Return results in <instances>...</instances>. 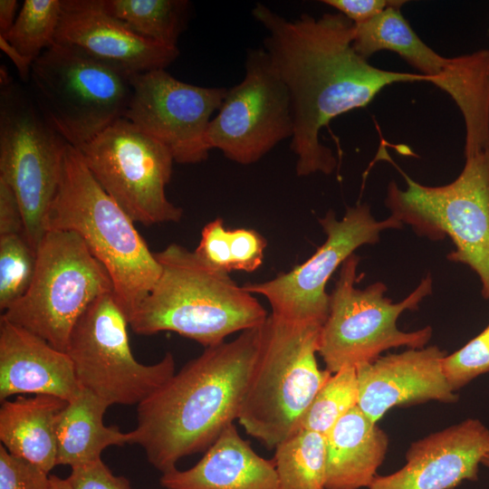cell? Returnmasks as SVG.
Listing matches in <instances>:
<instances>
[{"mask_svg":"<svg viewBox=\"0 0 489 489\" xmlns=\"http://www.w3.org/2000/svg\"><path fill=\"white\" fill-rule=\"evenodd\" d=\"M252 15L267 31L264 49L290 94L291 149L297 156L299 177L335 170L333 152L320 140L321 130L333 119L366 107L393 83L432 82L420 73L371 65L354 50L355 24L340 13L319 18L303 14L288 20L257 3Z\"/></svg>","mask_w":489,"mask_h":489,"instance_id":"1","label":"cell"},{"mask_svg":"<svg viewBox=\"0 0 489 489\" xmlns=\"http://www.w3.org/2000/svg\"><path fill=\"white\" fill-rule=\"evenodd\" d=\"M321 2L336 9L354 24H364L388 7L406 3L401 0H323Z\"/></svg>","mask_w":489,"mask_h":489,"instance_id":"35","label":"cell"},{"mask_svg":"<svg viewBox=\"0 0 489 489\" xmlns=\"http://www.w3.org/2000/svg\"><path fill=\"white\" fill-rule=\"evenodd\" d=\"M48 474L0 446V489H49Z\"/></svg>","mask_w":489,"mask_h":489,"instance_id":"31","label":"cell"},{"mask_svg":"<svg viewBox=\"0 0 489 489\" xmlns=\"http://www.w3.org/2000/svg\"><path fill=\"white\" fill-rule=\"evenodd\" d=\"M45 231H71L105 267L128 320L155 286L161 266L134 221L101 187L80 150L68 144Z\"/></svg>","mask_w":489,"mask_h":489,"instance_id":"4","label":"cell"},{"mask_svg":"<svg viewBox=\"0 0 489 489\" xmlns=\"http://www.w3.org/2000/svg\"><path fill=\"white\" fill-rule=\"evenodd\" d=\"M489 452V428L468 418L413 442L406 464L388 475H377L369 489H455L478 479Z\"/></svg>","mask_w":489,"mask_h":489,"instance_id":"17","label":"cell"},{"mask_svg":"<svg viewBox=\"0 0 489 489\" xmlns=\"http://www.w3.org/2000/svg\"><path fill=\"white\" fill-rule=\"evenodd\" d=\"M67 402L47 395L2 401V446L13 455L49 473L57 465V419Z\"/></svg>","mask_w":489,"mask_h":489,"instance_id":"23","label":"cell"},{"mask_svg":"<svg viewBox=\"0 0 489 489\" xmlns=\"http://www.w3.org/2000/svg\"><path fill=\"white\" fill-rule=\"evenodd\" d=\"M77 149L101 187L134 223L180 221L182 208L166 195L175 161L158 140L121 118Z\"/></svg>","mask_w":489,"mask_h":489,"instance_id":"13","label":"cell"},{"mask_svg":"<svg viewBox=\"0 0 489 489\" xmlns=\"http://www.w3.org/2000/svg\"><path fill=\"white\" fill-rule=\"evenodd\" d=\"M401 6H389L369 21L355 24L354 50L367 60L382 50L398 53L454 100L465 121V150L487 148L489 49L446 58L421 40L402 15Z\"/></svg>","mask_w":489,"mask_h":489,"instance_id":"11","label":"cell"},{"mask_svg":"<svg viewBox=\"0 0 489 489\" xmlns=\"http://www.w3.org/2000/svg\"><path fill=\"white\" fill-rule=\"evenodd\" d=\"M49 489H72L66 479H62L57 475H50Z\"/></svg>","mask_w":489,"mask_h":489,"instance_id":"39","label":"cell"},{"mask_svg":"<svg viewBox=\"0 0 489 489\" xmlns=\"http://www.w3.org/2000/svg\"><path fill=\"white\" fill-rule=\"evenodd\" d=\"M103 9L137 34L177 47L190 4L186 0H101Z\"/></svg>","mask_w":489,"mask_h":489,"instance_id":"25","label":"cell"},{"mask_svg":"<svg viewBox=\"0 0 489 489\" xmlns=\"http://www.w3.org/2000/svg\"><path fill=\"white\" fill-rule=\"evenodd\" d=\"M54 43L77 46L132 74L166 69L177 47L144 38L110 15L101 0H62Z\"/></svg>","mask_w":489,"mask_h":489,"instance_id":"19","label":"cell"},{"mask_svg":"<svg viewBox=\"0 0 489 489\" xmlns=\"http://www.w3.org/2000/svg\"><path fill=\"white\" fill-rule=\"evenodd\" d=\"M321 329L271 315L264 324L261 354L238 421L267 449L299 430L313 398L332 375L317 363Z\"/></svg>","mask_w":489,"mask_h":489,"instance_id":"5","label":"cell"},{"mask_svg":"<svg viewBox=\"0 0 489 489\" xmlns=\"http://www.w3.org/2000/svg\"><path fill=\"white\" fill-rule=\"evenodd\" d=\"M445 355L437 346H428L379 356L357 366V406L372 422L378 423L395 407L428 400L455 402L457 396L441 369Z\"/></svg>","mask_w":489,"mask_h":489,"instance_id":"18","label":"cell"},{"mask_svg":"<svg viewBox=\"0 0 489 489\" xmlns=\"http://www.w3.org/2000/svg\"><path fill=\"white\" fill-rule=\"evenodd\" d=\"M129 320L113 292L95 300L74 326L66 353L77 381L110 406L139 405L175 374L170 352L145 365L133 356Z\"/></svg>","mask_w":489,"mask_h":489,"instance_id":"12","label":"cell"},{"mask_svg":"<svg viewBox=\"0 0 489 489\" xmlns=\"http://www.w3.org/2000/svg\"><path fill=\"white\" fill-rule=\"evenodd\" d=\"M37 253L24 235H0V310L5 312L28 291Z\"/></svg>","mask_w":489,"mask_h":489,"instance_id":"29","label":"cell"},{"mask_svg":"<svg viewBox=\"0 0 489 489\" xmlns=\"http://www.w3.org/2000/svg\"><path fill=\"white\" fill-rule=\"evenodd\" d=\"M357 369L346 366L333 373L317 393L303 416L299 429L327 436L335 424L358 405Z\"/></svg>","mask_w":489,"mask_h":489,"instance_id":"28","label":"cell"},{"mask_svg":"<svg viewBox=\"0 0 489 489\" xmlns=\"http://www.w3.org/2000/svg\"><path fill=\"white\" fill-rule=\"evenodd\" d=\"M80 387L69 355L27 330L0 318V400L19 394L70 401Z\"/></svg>","mask_w":489,"mask_h":489,"instance_id":"20","label":"cell"},{"mask_svg":"<svg viewBox=\"0 0 489 489\" xmlns=\"http://www.w3.org/2000/svg\"><path fill=\"white\" fill-rule=\"evenodd\" d=\"M164 489H280L273 460L257 455L229 425L191 468L162 474Z\"/></svg>","mask_w":489,"mask_h":489,"instance_id":"21","label":"cell"},{"mask_svg":"<svg viewBox=\"0 0 489 489\" xmlns=\"http://www.w3.org/2000/svg\"><path fill=\"white\" fill-rule=\"evenodd\" d=\"M232 271L252 273L264 261L265 238L257 231L247 228L229 229Z\"/></svg>","mask_w":489,"mask_h":489,"instance_id":"32","label":"cell"},{"mask_svg":"<svg viewBox=\"0 0 489 489\" xmlns=\"http://www.w3.org/2000/svg\"><path fill=\"white\" fill-rule=\"evenodd\" d=\"M194 252L207 264L228 273L232 272L229 229L222 218H216L203 227Z\"/></svg>","mask_w":489,"mask_h":489,"instance_id":"33","label":"cell"},{"mask_svg":"<svg viewBox=\"0 0 489 489\" xmlns=\"http://www.w3.org/2000/svg\"><path fill=\"white\" fill-rule=\"evenodd\" d=\"M109 407L84 388L67 402L57 419V465L72 467L101 458V452L110 446L133 444L132 431L122 432L103 423Z\"/></svg>","mask_w":489,"mask_h":489,"instance_id":"24","label":"cell"},{"mask_svg":"<svg viewBox=\"0 0 489 489\" xmlns=\"http://www.w3.org/2000/svg\"><path fill=\"white\" fill-rule=\"evenodd\" d=\"M129 75L77 46L54 43L33 62L29 92L49 124L80 148L124 117Z\"/></svg>","mask_w":489,"mask_h":489,"instance_id":"6","label":"cell"},{"mask_svg":"<svg viewBox=\"0 0 489 489\" xmlns=\"http://www.w3.org/2000/svg\"><path fill=\"white\" fill-rule=\"evenodd\" d=\"M443 375L455 392L476 377L489 372V343L485 330L441 360Z\"/></svg>","mask_w":489,"mask_h":489,"instance_id":"30","label":"cell"},{"mask_svg":"<svg viewBox=\"0 0 489 489\" xmlns=\"http://www.w3.org/2000/svg\"><path fill=\"white\" fill-rule=\"evenodd\" d=\"M484 330L486 331L487 340H488V343H489V324L486 326V328Z\"/></svg>","mask_w":489,"mask_h":489,"instance_id":"41","label":"cell"},{"mask_svg":"<svg viewBox=\"0 0 489 489\" xmlns=\"http://www.w3.org/2000/svg\"><path fill=\"white\" fill-rule=\"evenodd\" d=\"M274 449L280 489H325L326 436L299 429Z\"/></svg>","mask_w":489,"mask_h":489,"instance_id":"26","label":"cell"},{"mask_svg":"<svg viewBox=\"0 0 489 489\" xmlns=\"http://www.w3.org/2000/svg\"><path fill=\"white\" fill-rule=\"evenodd\" d=\"M481 465L489 468V452L483 457Z\"/></svg>","mask_w":489,"mask_h":489,"instance_id":"40","label":"cell"},{"mask_svg":"<svg viewBox=\"0 0 489 489\" xmlns=\"http://www.w3.org/2000/svg\"><path fill=\"white\" fill-rule=\"evenodd\" d=\"M61 14L62 0H25L11 29L1 35L34 62L54 43Z\"/></svg>","mask_w":489,"mask_h":489,"instance_id":"27","label":"cell"},{"mask_svg":"<svg viewBox=\"0 0 489 489\" xmlns=\"http://www.w3.org/2000/svg\"><path fill=\"white\" fill-rule=\"evenodd\" d=\"M16 0H0V34H5L16 19Z\"/></svg>","mask_w":489,"mask_h":489,"instance_id":"38","label":"cell"},{"mask_svg":"<svg viewBox=\"0 0 489 489\" xmlns=\"http://www.w3.org/2000/svg\"><path fill=\"white\" fill-rule=\"evenodd\" d=\"M155 257L161 274L129 320L135 333L172 331L207 348L267 321L266 310L253 293L194 251L173 243Z\"/></svg>","mask_w":489,"mask_h":489,"instance_id":"3","label":"cell"},{"mask_svg":"<svg viewBox=\"0 0 489 489\" xmlns=\"http://www.w3.org/2000/svg\"><path fill=\"white\" fill-rule=\"evenodd\" d=\"M36 253L28 291L1 318L66 352L77 321L95 300L113 292L112 281L73 232L46 231Z\"/></svg>","mask_w":489,"mask_h":489,"instance_id":"9","label":"cell"},{"mask_svg":"<svg viewBox=\"0 0 489 489\" xmlns=\"http://www.w3.org/2000/svg\"><path fill=\"white\" fill-rule=\"evenodd\" d=\"M244 66L243 81L227 89L206 137L211 149L250 165L292 137L293 119L289 91L264 47L249 49Z\"/></svg>","mask_w":489,"mask_h":489,"instance_id":"15","label":"cell"},{"mask_svg":"<svg viewBox=\"0 0 489 489\" xmlns=\"http://www.w3.org/2000/svg\"><path fill=\"white\" fill-rule=\"evenodd\" d=\"M24 235V221L20 203L12 187L0 178V235Z\"/></svg>","mask_w":489,"mask_h":489,"instance_id":"36","label":"cell"},{"mask_svg":"<svg viewBox=\"0 0 489 489\" xmlns=\"http://www.w3.org/2000/svg\"><path fill=\"white\" fill-rule=\"evenodd\" d=\"M66 478L72 489H131L124 476L112 474L101 458L71 467Z\"/></svg>","mask_w":489,"mask_h":489,"instance_id":"34","label":"cell"},{"mask_svg":"<svg viewBox=\"0 0 489 489\" xmlns=\"http://www.w3.org/2000/svg\"><path fill=\"white\" fill-rule=\"evenodd\" d=\"M0 49L8 56L14 64L19 78L28 83L34 61L24 56L16 50L3 35L0 34Z\"/></svg>","mask_w":489,"mask_h":489,"instance_id":"37","label":"cell"},{"mask_svg":"<svg viewBox=\"0 0 489 489\" xmlns=\"http://www.w3.org/2000/svg\"><path fill=\"white\" fill-rule=\"evenodd\" d=\"M360 261L353 254L340 265L330 294L328 317L320 332L318 353L332 374L346 366L369 363L392 348H424L433 332L430 326L403 331L397 324L405 311L417 310L432 293L430 274L405 299L393 302L386 297L388 288L382 282L357 288Z\"/></svg>","mask_w":489,"mask_h":489,"instance_id":"8","label":"cell"},{"mask_svg":"<svg viewBox=\"0 0 489 489\" xmlns=\"http://www.w3.org/2000/svg\"><path fill=\"white\" fill-rule=\"evenodd\" d=\"M319 223L326 239L304 263L273 279L244 285L266 298L277 320L321 328L329 313L326 285L332 273L356 249L378 243L385 230L403 226L393 215L376 220L365 203L347 207L341 219L331 209Z\"/></svg>","mask_w":489,"mask_h":489,"instance_id":"14","label":"cell"},{"mask_svg":"<svg viewBox=\"0 0 489 489\" xmlns=\"http://www.w3.org/2000/svg\"><path fill=\"white\" fill-rule=\"evenodd\" d=\"M326 439L325 489L369 487L388 450L386 433L356 406L335 424Z\"/></svg>","mask_w":489,"mask_h":489,"instance_id":"22","label":"cell"},{"mask_svg":"<svg viewBox=\"0 0 489 489\" xmlns=\"http://www.w3.org/2000/svg\"><path fill=\"white\" fill-rule=\"evenodd\" d=\"M465 158L460 175L443 186H425L403 173L407 188L391 181L385 205L417 235L450 237L455 249L447 259L471 268L489 299V147Z\"/></svg>","mask_w":489,"mask_h":489,"instance_id":"7","label":"cell"},{"mask_svg":"<svg viewBox=\"0 0 489 489\" xmlns=\"http://www.w3.org/2000/svg\"><path fill=\"white\" fill-rule=\"evenodd\" d=\"M266 322V321H265ZM205 348L138 405L133 444L162 474L183 457L207 449L238 419L258 362L264 324Z\"/></svg>","mask_w":489,"mask_h":489,"instance_id":"2","label":"cell"},{"mask_svg":"<svg viewBox=\"0 0 489 489\" xmlns=\"http://www.w3.org/2000/svg\"><path fill=\"white\" fill-rule=\"evenodd\" d=\"M131 98L126 120L162 143L175 162L197 164L211 150L207 129L226 88H206L174 78L165 69L129 75Z\"/></svg>","mask_w":489,"mask_h":489,"instance_id":"16","label":"cell"},{"mask_svg":"<svg viewBox=\"0 0 489 489\" xmlns=\"http://www.w3.org/2000/svg\"><path fill=\"white\" fill-rule=\"evenodd\" d=\"M0 178L20 203L24 236L36 251L55 196L68 143L49 124L29 91L0 69Z\"/></svg>","mask_w":489,"mask_h":489,"instance_id":"10","label":"cell"}]
</instances>
